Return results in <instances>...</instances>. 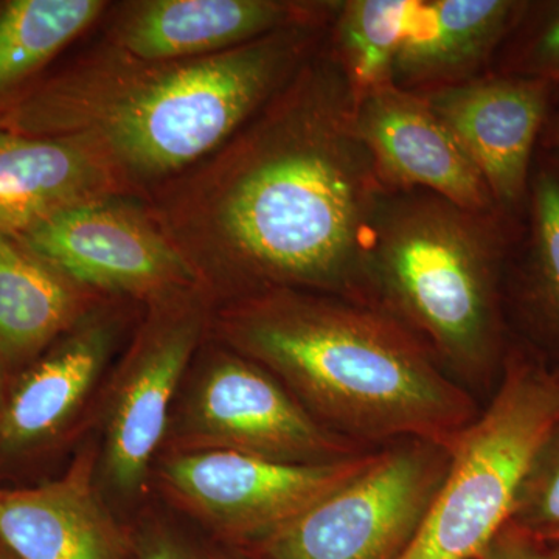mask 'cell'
Returning <instances> with one entry per match:
<instances>
[{
    "label": "cell",
    "instance_id": "cell-23",
    "mask_svg": "<svg viewBox=\"0 0 559 559\" xmlns=\"http://www.w3.org/2000/svg\"><path fill=\"white\" fill-rule=\"evenodd\" d=\"M476 559H558L547 544L532 533L507 524Z\"/></svg>",
    "mask_w": 559,
    "mask_h": 559
},
{
    "label": "cell",
    "instance_id": "cell-30",
    "mask_svg": "<svg viewBox=\"0 0 559 559\" xmlns=\"http://www.w3.org/2000/svg\"><path fill=\"white\" fill-rule=\"evenodd\" d=\"M216 559H227V558H224V557H219V558H216Z\"/></svg>",
    "mask_w": 559,
    "mask_h": 559
},
{
    "label": "cell",
    "instance_id": "cell-19",
    "mask_svg": "<svg viewBox=\"0 0 559 559\" xmlns=\"http://www.w3.org/2000/svg\"><path fill=\"white\" fill-rule=\"evenodd\" d=\"M108 10L102 0H0V110Z\"/></svg>",
    "mask_w": 559,
    "mask_h": 559
},
{
    "label": "cell",
    "instance_id": "cell-8",
    "mask_svg": "<svg viewBox=\"0 0 559 559\" xmlns=\"http://www.w3.org/2000/svg\"><path fill=\"white\" fill-rule=\"evenodd\" d=\"M146 308L110 382L103 426V477L124 499L145 487L180 385L207 336L213 305L197 290Z\"/></svg>",
    "mask_w": 559,
    "mask_h": 559
},
{
    "label": "cell",
    "instance_id": "cell-26",
    "mask_svg": "<svg viewBox=\"0 0 559 559\" xmlns=\"http://www.w3.org/2000/svg\"><path fill=\"white\" fill-rule=\"evenodd\" d=\"M535 536V535H533ZM540 540H544V543L547 544H557L559 543V530L558 532L551 533V535L544 536V538H538Z\"/></svg>",
    "mask_w": 559,
    "mask_h": 559
},
{
    "label": "cell",
    "instance_id": "cell-13",
    "mask_svg": "<svg viewBox=\"0 0 559 559\" xmlns=\"http://www.w3.org/2000/svg\"><path fill=\"white\" fill-rule=\"evenodd\" d=\"M421 95L480 171L496 207L516 205L527 193L549 83L525 75L488 76Z\"/></svg>",
    "mask_w": 559,
    "mask_h": 559
},
{
    "label": "cell",
    "instance_id": "cell-1",
    "mask_svg": "<svg viewBox=\"0 0 559 559\" xmlns=\"http://www.w3.org/2000/svg\"><path fill=\"white\" fill-rule=\"evenodd\" d=\"M389 193L322 47L221 148L140 201L213 307L266 289L370 304L367 253Z\"/></svg>",
    "mask_w": 559,
    "mask_h": 559
},
{
    "label": "cell",
    "instance_id": "cell-15",
    "mask_svg": "<svg viewBox=\"0 0 559 559\" xmlns=\"http://www.w3.org/2000/svg\"><path fill=\"white\" fill-rule=\"evenodd\" d=\"M87 448L62 476L28 488L0 487V543L16 559H123V539L95 480Z\"/></svg>",
    "mask_w": 559,
    "mask_h": 559
},
{
    "label": "cell",
    "instance_id": "cell-2",
    "mask_svg": "<svg viewBox=\"0 0 559 559\" xmlns=\"http://www.w3.org/2000/svg\"><path fill=\"white\" fill-rule=\"evenodd\" d=\"M331 25L283 28L190 58L148 61L102 39L0 110V131L75 138L142 200L227 142L323 47Z\"/></svg>",
    "mask_w": 559,
    "mask_h": 559
},
{
    "label": "cell",
    "instance_id": "cell-11",
    "mask_svg": "<svg viewBox=\"0 0 559 559\" xmlns=\"http://www.w3.org/2000/svg\"><path fill=\"white\" fill-rule=\"evenodd\" d=\"M356 128L389 191H426L495 215L480 171L421 94L395 84L367 92L356 103Z\"/></svg>",
    "mask_w": 559,
    "mask_h": 559
},
{
    "label": "cell",
    "instance_id": "cell-31",
    "mask_svg": "<svg viewBox=\"0 0 559 559\" xmlns=\"http://www.w3.org/2000/svg\"><path fill=\"white\" fill-rule=\"evenodd\" d=\"M558 140H559V127H558Z\"/></svg>",
    "mask_w": 559,
    "mask_h": 559
},
{
    "label": "cell",
    "instance_id": "cell-6",
    "mask_svg": "<svg viewBox=\"0 0 559 559\" xmlns=\"http://www.w3.org/2000/svg\"><path fill=\"white\" fill-rule=\"evenodd\" d=\"M451 462V444L404 440L374 452L358 476L257 540L264 559H400Z\"/></svg>",
    "mask_w": 559,
    "mask_h": 559
},
{
    "label": "cell",
    "instance_id": "cell-7",
    "mask_svg": "<svg viewBox=\"0 0 559 559\" xmlns=\"http://www.w3.org/2000/svg\"><path fill=\"white\" fill-rule=\"evenodd\" d=\"M171 451H230L293 465H323L377 448L334 432L259 364L212 352L168 426Z\"/></svg>",
    "mask_w": 559,
    "mask_h": 559
},
{
    "label": "cell",
    "instance_id": "cell-24",
    "mask_svg": "<svg viewBox=\"0 0 559 559\" xmlns=\"http://www.w3.org/2000/svg\"><path fill=\"white\" fill-rule=\"evenodd\" d=\"M527 61L533 79L549 83V79H559V7L549 20L544 22L528 46Z\"/></svg>",
    "mask_w": 559,
    "mask_h": 559
},
{
    "label": "cell",
    "instance_id": "cell-17",
    "mask_svg": "<svg viewBox=\"0 0 559 559\" xmlns=\"http://www.w3.org/2000/svg\"><path fill=\"white\" fill-rule=\"evenodd\" d=\"M116 197L128 198L81 140L0 131V235L14 237L61 210Z\"/></svg>",
    "mask_w": 559,
    "mask_h": 559
},
{
    "label": "cell",
    "instance_id": "cell-16",
    "mask_svg": "<svg viewBox=\"0 0 559 559\" xmlns=\"http://www.w3.org/2000/svg\"><path fill=\"white\" fill-rule=\"evenodd\" d=\"M524 10L510 0H415L392 83L423 94L471 80Z\"/></svg>",
    "mask_w": 559,
    "mask_h": 559
},
{
    "label": "cell",
    "instance_id": "cell-5",
    "mask_svg": "<svg viewBox=\"0 0 559 559\" xmlns=\"http://www.w3.org/2000/svg\"><path fill=\"white\" fill-rule=\"evenodd\" d=\"M559 426V374L507 362L487 409L452 440L443 484L400 559H476L513 514L533 460Z\"/></svg>",
    "mask_w": 559,
    "mask_h": 559
},
{
    "label": "cell",
    "instance_id": "cell-28",
    "mask_svg": "<svg viewBox=\"0 0 559 559\" xmlns=\"http://www.w3.org/2000/svg\"><path fill=\"white\" fill-rule=\"evenodd\" d=\"M0 374H2V371H0ZM3 395H5V393H3L2 388H0V407H2Z\"/></svg>",
    "mask_w": 559,
    "mask_h": 559
},
{
    "label": "cell",
    "instance_id": "cell-9",
    "mask_svg": "<svg viewBox=\"0 0 559 559\" xmlns=\"http://www.w3.org/2000/svg\"><path fill=\"white\" fill-rule=\"evenodd\" d=\"M14 238L53 270L100 296L131 297L150 307L204 293L190 264L135 198L83 202Z\"/></svg>",
    "mask_w": 559,
    "mask_h": 559
},
{
    "label": "cell",
    "instance_id": "cell-22",
    "mask_svg": "<svg viewBox=\"0 0 559 559\" xmlns=\"http://www.w3.org/2000/svg\"><path fill=\"white\" fill-rule=\"evenodd\" d=\"M509 524L536 538L559 530V426L533 460Z\"/></svg>",
    "mask_w": 559,
    "mask_h": 559
},
{
    "label": "cell",
    "instance_id": "cell-4",
    "mask_svg": "<svg viewBox=\"0 0 559 559\" xmlns=\"http://www.w3.org/2000/svg\"><path fill=\"white\" fill-rule=\"evenodd\" d=\"M491 218L426 191H390L367 253L370 304L411 330L460 384L487 380L499 355Z\"/></svg>",
    "mask_w": 559,
    "mask_h": 559
},
{
    "label": "cell",
    "instance_id": "cell-14",
    "mask_svg": "<svg viewBox=\"0 0 559 559\" xmlns=\"http://www.w3.org/2000/svg\"><path fill=\"white\" fill-rule=\"evenodd\" d=\"M116 326L100 308L20 373L0 407V457L44 450L61 436L97 388Z\"/></svg>",
    "mask_w": 559,
    "mask_h": 559
},
{
    "label": "cell",
    "instance_id": "cell-12",
    "mask_svg": "<svg viewBox=\"0 0 559 559\" xmlns=\"http://www.w3.org/2000/svg\"><path fill=\"white\" fill-rule=\"evenodd\" d=\"M340 5L296 0H138L112 9L103 39L142 60H190L283 28L333 24Z\"/></svg>",
    "mask_w": 559,
    "mask_h": 559
},
{
    "label": "cell",
    "instance_id": "cell-27",
    "mask_svg": "<svg viewBox=\"0 0 559 559\" xmlns=\"http://www.w3.org/2000/svg\"><path fill=\"white\" fill-rule=\"evenodd\" d=\"M549 546H554V554L557 555V558L559 559V543H557V544H549Z\"/></svg>",
    "mask_w": 559,
    "mask_h": 559
},
{
    "label": "cell",
    "instance_id": "cell-10",
    "mask_svg": "<svg viewBox=\"0 0 559 559\" xmlns=\"http://www.w3.org/2000/svg\"><path fill=\"white\" fill-rule=\"evenodd\" d=\"M377 451L323 465L171 451L162 460L159 481L173 502L221 535L257 543L358 476Z\"/></svg>",
    "mask_w": 559,
    "mask_h": 559
},
{
    "label": "cell",
    "instance_id": "cell-18",
    "mask_svg": "<svg viewBox=\"0 0 559 559\" xmlns=\"http://www.w3.org/2000/svg\"><path fill=\"white\" fill-rule=\"evenodd\" d=\"M100 305V294L76 285L16 238L0 235L2 373L31 366Z\"/></svg>",
    "mask_w": 559,
    "mask_h": 559
},
{
    "label": "cell",
    "instance_id": "cell-21",
    "mask_svg": "<svg viewBox=\"0 0 559 559\" xmlns=\"http://www.w3.org/2000/svg\"><path fill=\"white\" fill-rule=\"evenodd\" d=\"M527 274L538 308L559 331V171L540 170L530 193Z\"/></svg>",
    "mask_w": 559,
    "mask_h": 559
},
{
    "label": "cell",
    "instance_id": "cell-29",
    "mask_svg": "<svg viewBox=\"0 0 559 559\" xmlns=\"http://www.w3.org/2000/svg\"><path fill=\"white\" fill-rule=\"evenodd\" d=\"M0 559H16V558H14V557H11V558H9V557H0Z\"/></svg>",
    "mask_w": 559,
    "mask_h": 559
},
{
    "label": "cell",
    "instance_id": "cell-20",
    "mask_svg": "<svg viewBox=\"0 0 559 559\" xmlns=\"http://www.w3.org/2000/svg\"><path fill=\"white\" fill-rule=\"evenodd\" d=\"M415 0L341 2L331 27L330 53L344 70L356 103L392 83L393 62Z\"/></svg>",
    "mask_w": 559,
    "mask_h": 559
},
{
    "label": "cell",
    "instance_id": "cell-25",
    "mask_svg": "<svg viewBox=\"0 0 559 559\" xmlns=\"http://www.w3.org/2000/svg\"><path fill=\"white\" fill-rule=\"evenodd\" d=\"M138 559H197L178 538L167 530L153 528L142 536Z\"/></svg>",
    "mask_w": 559,
    "mask_h": 559
},
{
    "label": "cell",
    "instance_id": "cell-3",
    "mask_svg": "<svg viewBox=\"0 0 559 559\" xmlns=\"http://www.w3.org/2000/svg\"><path fill=\"white\" fill-rule=\"evenodd\" d=\"M274 374L326 428L364 444H451L476 401L421 341L377 305L300 289L221 301L210 329Z\"/></svg>",
    "mask_w": 559,
    "mask_h": 559
}]
</instances>
